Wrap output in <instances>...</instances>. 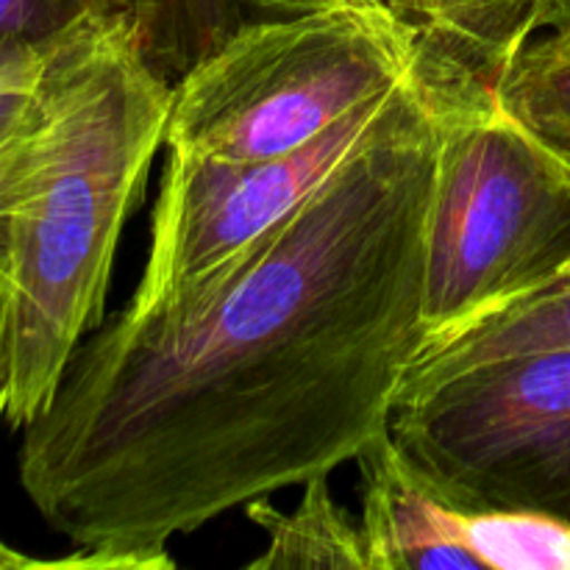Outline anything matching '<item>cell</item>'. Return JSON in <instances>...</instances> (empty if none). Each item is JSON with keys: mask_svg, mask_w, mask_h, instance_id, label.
Listing matches in <instances>:
<instances>
[{"mask_svg": "<svg viewBox=\"0 0 570 570\" xmlns=\"http://www.w3.org/2000/svg\"><path fill=\"white\" fill-rule=\"evenodd\" d=\"M451 78L215 278L78 343L20 449L67 568H173V538L332 476L387 432L423 343Z\"/></svg>", "mask_w": 570, "mask_h": 570, "instance_id": "6da1fadb", "label": "cell"}, {"mask_svg": "<svg viewBox=\"0 0 570 570\" xmlns=\"http://www.w3.org/2000/svg\"><path fill=\"white\" fill-rule=\"evenodd\" d=\"M170 98L131 20L117 17L53 56L37 109L0 148L11 426L45 410L72 351L104 323L117 243L165 145Z\"/></svg>", "mask_w": 570, "mask_h": 570, "instance_id": "7a4b0ae2", "label": "cell"}, {"mask_svg": "<svg viewBox=\"0 0 570 570\" xmlns=\"http://www.w3.org/2000/svg\"><path fill=\"white\" fill-rule=\"evenodd\" d=\"M570 267V161L493 81L456 72L440 128L423 267V343L551 287Z\"/></svg>", "mask_w": 570, "mask_h": 570, "instance_id": "3957f363", "label": "cell"}, {"mask_svg": "<svg viewBox=\"0 0 570 570\" xmlns=\"http://www.w3.org/2000/svg\"><path fill=\"white\" fill-rule=\"evenodd\" d=\"M423 56L421 22L387 3L254 22L173 83L165 148L206 161L293 154L393 92Z\"/></svg>", "mask_w": 570, "mask_h": 570, "instance_id": "277c9868", "label": "cell"}, {"mask_svg": "<svg viewBox=\"0 0 570 570\" xmlns=\"http://www.w3.org/2000/svg\"><path fill=\"white\" fill-rule=\"evenodd\" d=\"M387 432L468 510L570 518V351H523L399 387Z\"/></svg>", "mask_w": 570, "mask_h": 570, "instance_id": "5b68a950", "label": "cell"}, {"mask_svg": "<svg viewBox=\"0 0 570 570\" xmlns=\"http://www.w3.org/2000/svg\"><path fill=\"white\" fill-rule=\"evenodd\" d=\"M454 67L429 50L404 83L328 128L293 154L259 161L178 159L167 154L150 217L145 271L122 309H159L254 248L373 145L393 137L432 104Z\"/></svg>", "mask_w": 570, "mask_h": 570, "instance_id": "8992f818", "label": "cell"}, {"mask_svg": "<svg viewBox=\"0 0 570 570\" xmlns=\"http://www.w3.org/2000/svg\"><path fill=\"white\" fill-rule=\"evenodd\" d=\"M362 534L371 570H479L456 534L460 507L434 493L395 449L390 432L356 456Z\"/></svg>", "mask_w": 570, "mask_h": 570, "instance_id": "52a82bcc", "label": "cell"}, {"mask_svg": "<svg viewBox=\"0 0 570 570\" xmlns=\"http://www.w3.org/2000/svg\"><path fill=\"white\" fill-rule=\"evenodd\" d=\"M345 3L410 11V0H131V28L148 65L173 87L245 26Z\"/></svg>", "mask_w": 570, "mask_h": 570, "instance_id": "ba28073f", "label": "cell"}, {"mask_svg": "<svg viewBox=\"0 0 570 570\" xmlns=\"http://www.w3.org/2000/svg\"><path fill=\"white\" fill-rule=\"evenodd\" d=\"M245 515L267 534L250 570H371L360 518L337 504L328 476L304 484L298 507L282 512L267 499L245 504Z\"/></svg>", "mask_w": 570, "mask_h": 570, "instance_id": "9c48e42d", "label": "cell"}, {"mask_svg": "<svg viewBox=\"0 0 570 570\" xmlns=\"http://www.w3.org/2000/svg\"><path fill=\"white\" fill-rule=\"evenodd\" d=\"M538 0H410L429 50L449 67L493 81L518 48L538 37Z\"/></svg>", "mask_w": 570, "mask_h": 570, "instance_id": "30bf717a", "label": "cell"}, {"mask_svg": "<svg viewBox=\"0 0 570 570\" xmlns=\"http://www.w3.org/2000/svg\"><path fill=\"white\" fill-rule=\"evenodd\" d=\"M523 351H570V289L560 282L482 317L443 345L417 351L401 387Z\"/></svg>", "mask_w": 570, "mask_h": 570, "instance_id": "8fae6325", "label": "cell"}, {"mask_svg": "<svg viewBox=\"0 0 570 570\" xmlns=\"http://www.w3.org/2000/svg\"><path fill=\"white\" fill-rule=\"evenodd\" d=\"M507 109L570 161V33L529 39L495 78Z\"/></svg>", "mask_w": 570, "mask_h": 570, "instance_id": "7c38bea8", "label": "cell"}, {"mask_svg": "<svg viewBox=\"0 0 570 570\" xmlns=\"http://www.w3.org/2000/svg\"><path fill=\"white\" fill-rule=\"evenodd\" d=\"M460 543L479 570H570V518L546 510H468Z\"/></svg>", "mask_w": 570, "mask_h": 570, "instance_id": "4fadbf2b", "label": "cell"}, {"mask_svg": "<svg viewBox=\"0 0 570 570\" xmlns=\"http://www.w3.org/2000/svg\"><path fill=\"white\" fill-rule=\"evenodd\" d=\"M117 17L131 20V0H0V76L45 65Z\"/></svg>", "mask_w": 570, "mask_h": 570, "instance_id": "5bb4252c", "label": "cell"}, {"mask_svg": "<svg viewBox=\"0 0 570 570\" xmlns=\"http://www.w3.org/2000/svg\"><path fill=\"white\" fill-rule=\"evenodd\" d=\"M50 61L53 59H48L45 65L28 67V70L0 76V148L26 126L28 117L37 109Z\"/></svg>", "mask_w": 570, "mask_h": 570, "instance_id": "9a60e30c", "label": "cell"}, {"mask_svg": "<svg viewBox=\"0 0 570 570\" xmlns=\"http://www.w3.org/2000/svg\"><path fill=\"white\" fill-rule=\"evenodd\" d=\"M9 293H6L3 276H0V421L6 417V406H9ZM59 568V562H37L28 557L17 554L9 546L0 540V570L14 568Z\"/></svg>", "mask_w": 570, "mask_h": 570, "instance_id": "2e32d148", "label": "cell"}, {"mask_svg": "<svg viewBox=\"0 0 570 570\" xmlns=\"http://www.w3.org/2000/svg\"><path fill=\"white\" fill-rule=\"evenodd\" d=\"M534 28H538V33H570V0H538L534 3Z\"/></svg>", "mask_w": 570, "mask_h": 570, "instance_id": "e0dca14e", "label": "cell"}, {"mask_svg": "<svg viewBox=\"0 0 570 570\" xmlns=\"http://www.w3.org/2000/svg\"><path fill=\"white\" fill-rule=\"evenodd\" d=\"M557 282H560V284H562V287H566V289H570V267H568V271H566V273H562V276H560V278H557Z\"/></svg>", "mask_w": 570, "mask_h": 570, "instance_id": "ac0fdd59", "label": "cell"}]
</instances>
